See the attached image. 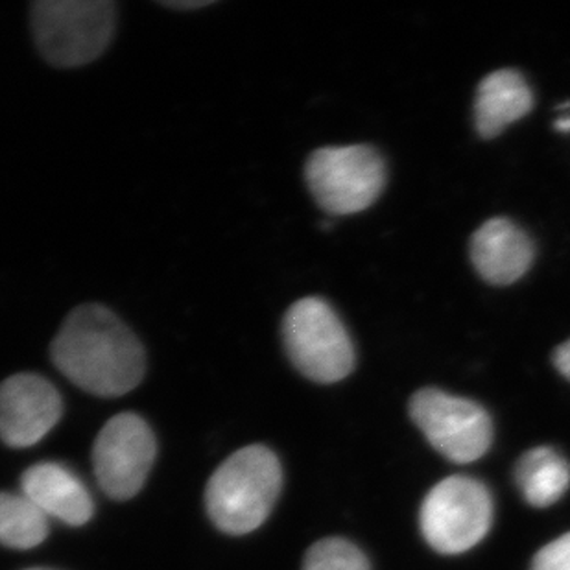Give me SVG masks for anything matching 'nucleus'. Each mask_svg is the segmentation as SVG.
Returning a JSON list of instances; mask_svg holds the SVG:
<instances>
[{
  "label": "nucleus",
  "instance_id": "17",
  "mask_svg": "<svg viewBox=\"0 0 570 570\" xmlns=\"http://www.w3.org/2000/svg\"><path fill=\"white\" fill-rule=\"evenodd\" d=\"M552 361H554L556 370L570 381V340L554 351Z\"/></svg>",
  "mask_w": 570,
  "mask_h": 570
},
{
  "label": "nucleus",
  "instance_id": "12",
  "mask_svg": "<svg viewBox=\"0 0 570 570\" xmlns=\"http://www.w3.org/2000/svg\"><path fill=\"white\" fill-rule=\"evenodd\" d=\"M533 108L532 89L521 72L501 69L480 81L474 100V125L480 137L493 139Z\"/></svg>",
  "mask_w": 570,
  "mask_h": 570
},
{
  "label": "nucleus",
  "instance_id": "8",
  "mask_svg": "<svg viewBox=\"0 0 570 570\" xmlns=\"http://www.w3.org/2000/svg\"><path fill=\"white\" fill-rule=\"evenodd\" d=\"M156 451V436L140 415H115L100 431L92 449L98 484L111 499L128 501L145 485Z\"/></svg>",
  "mask_w": 570,
  "mask_h": 570
},
{
  "label": "nucleus",
  "instance_id": "19",
  "mask_svg": "<svg viewBox=\"0 0 570 570\" xmlns=\"http://www.w3.org/2000/svg\"><path fill=\"white\" fill-rule=\"evenodd\" d=\"M554 128L561 131V134H570V115L556 120Z\"/></svg>",
  "mask_w": 570,
  "mask_h": 570
},
{
  "label": "nucleus",
  "instance_id": "1",
  "mask_svg": "<svg viewBox=\"0 0 570 570\" xmlns=\"http://www.w3.org/2000/svg\"><path fill=\"white\" fill-rule=\"evenodd\" d=\"M55 366L72 384L100 397H119L145 377V347L134 331L102 305H81L65 317L50 345Z\"/></svg>",
  "mask_w": 570,
  "mask_h": 570
},
{
  "label": "nucleus",
  "instance_id": "18",
  "mask_svg": "<svg viewBox=\"0 0 570 570\" xmlns=\"http://www.w3.org/2000/svg\"><path fill=\"white\" fill-rule=\"evenodd\" d=\"M215 4L213 0H165L163 6L173 8V10H199V8H207V6Z\"/></svg>",
  "mask_w": 570,
  "mask_h": 570
},
{
  "label": "nucleus",
  "instance_id": "9",
  "mask_svg": "<svg viewBox=\"0 0 570 570\" xmlns=\"http://www.w3.org/2000/svg\"><path fill=\"white\" fill-rule=\"evenodd\" d=\"M60 393L47 379L19 373L0 384V438L24 449L41 442L60 421Z\"/></svg>",
  "mask_w": 570,
  "mask_h": 570
},
{
  "label": "nucleus",
  "instance_id": "15",
  "mask_svg": "<svg viewBox=\"0 0 570 570\" xmlns=\"http://www.w3.org/2000/svg\"><path fill=\"white\" fill-rule=\"evenodd\" d=\"M303 570H372L366 556L344 539L317 541L305 556Z\"/></svg>",
  "mask_w": 570,
  "mask_h": 570
},
{
  "label": "nucleus",
  "instance_id": "4",
  "mask_svg": "<svg viewBox=\"0 0 570 570\" xmlns=\"http://www.w3.org/2000/svg\"><path fill=\"white\" fill-rule=\"evenodd\" d=\"M283 344L297 372L333 384L355 367V347L338 314L320 297H303L283 317Z\"/></svg>",
  "mask_w": 570,
  "mask_h": 570
},
{
  "label": "nucleus",
  "instance_id": "7",
  "mask_svg": "<svg viewBox=\"0 0 570 570\" xmlns=\"http://www.w3.org/2000/svg\"><path fill=\"white\" fill-rule=\"evenodd\" d=\"M410 415L426 440L451 462L484 456L493 442V423L480 404L425 387L410 401Z\"/></svg>",
  "mask_w": 570,
  "mask_h": 570
},
{
  "label": "nucleus",
  "instance_id": "3",
  "mask_svg": "<svg viewBox=\"0 0 570 570\" xmlns=\"http://www.w3.org/2000/svg\"><path fill=\"white\" fill-rule=\"evenodd\" d=\"M30 19L45 60L70 69L106 52L114 39L117 6L111 0H38Z\"/></svg>",
  "mask_w": 570,
  "mask_h": 570
},
{
  "label": "nucleus",
  "instance_id": "13",
  "mask_svg": "<svg viewBox=\"0 0 570 570\" xmlns=\"http://www.w3.org/2000/svg\"><path fill=\"white\" fill-rule=\"evenodd\" d=\"M515 480L528 504L552 507L569 490L570 465L549 446H538L519 460Z\"/></svg>",
  "mask_w": 570,
  "mask_h": 570
},
{
  "label": "nucleus",
  "instance_id": "2",
  "mask_svg": "<svg viewBox=\"0 0 570 570\" xmlns=\"http://www.w3.org/2000/svg\"><path fill=\"white\" fill-rule=\"evenodd\" d=\"M283 473L274 452L263 445L244 446L210 476L205 502L222 532L244 535L268 519L281 493Z\"/></svg>",
  "mask_w": 570,
  "mask_h": 570
},
{
  "label": "nucleus",
  "instance_id": "14",
  "mask_svg": "<svg viewBox=\"0 0 570 570\" xmlns=\"http://www.w3.org/2000/svg\"><path fill=\"white\" fill-rule=\"evenodd\" d=\"M49 535V521L30 499L0 493V543L11 549H33Z\"/></svg>",
  "mask_w": 570,
  "mask_h": 570
},
{
  "label": "nucleus",
  "instance_id": "5",
  "mask_svg": "<svg viewBox=\"0 0 570 570\" xmlns=\"http://www.w3.org/2000/svg\"><path fill=\"white\" fill-rule=\"evenodd\" d=\"M308 190L328 215H355L372 207L386 185V167L373 146H325L308 157Z\"/></svg>",
  "mask_w": 570,
  "mask_h": 570
},
{
  "label": "nucleus",
  "instance_id": "16",
  "mask_svg": "<svg viewBox=\"0 0 570 570\" xmlns=\"http://www.w3.org/2000/svg\"><path fill=\"white\" fill-rule=\"evenodd\" d=\"M532 570H570V532L539 550Z\"/></svg>",
  "mask_w": 570,
  "mask_h": 570
},
{
  "label": "nucleus",
  "instance_id": "10",
  "mask_svg": "<svg viewBox=\"0 0 570 570\" xmlns=\"http://www.w3.org/2000/svg\"><path fill=\"white\" fill-rule=\"evenodd\" d=\"M532 238L508 218H491L471 238V261L482 279L507 286L521 279L533 263Z\"/></svg>",
  "mask_w": 570,
  "mask_h": 570
},
{
  "label": "nucleus",
  "instance_id": "11",
  "mask_svg": "<svg viewBox=\"0 0 570 570\" xmlns=\"http://www.w3.org/2000/svg\"><path fill=\"white\" fill-rule=\"evenodd\" d=\"M22 493L45 515L58 517L70 527H81L91 519V495L75 474L58 463H39L28 469L22 474Z\"/></svg>",
  "mask_w": 570,
  "mask_h": 570
},
{
  "label": "nucleus",
  "instance_id": "6",
  "mask_svg": "<svg viewBox=\"0 0 570 570\" xmlns=\"http://www.w3.org/2000/svg\"><path fill=\"white\" fill-rule=\"evenodd\" d=\"M493 502L479 480L451 476L426 495L421 507L423 538L442 554H462L490 530Z\"/></svg>",
  "mask_w": 570,
  "mask_h": 570
}]
</instances>
